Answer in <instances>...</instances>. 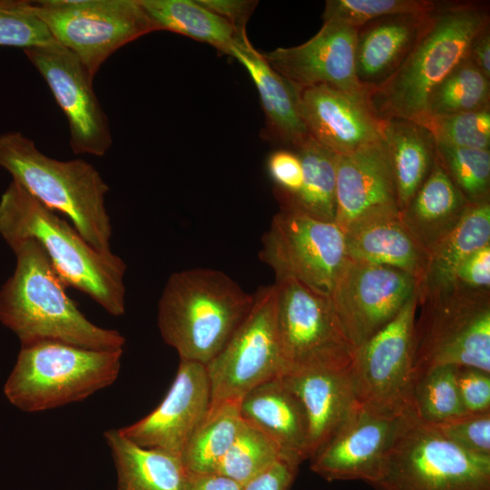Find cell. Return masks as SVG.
I'll return each mask as SVG.
<instances>
[{"label": "cell", "instance_id": "obj_1", "mask_svg": "<svg viewBox=\"0 0 490 490\" xmlns=\"http://www.w3.org/2000/svg\"><path fill=\"white\" fill-rule=\"evenodd\" d=\"M9 247L16 264L0 289V321L22 346L54 341L90 349H123L125 338L119 331L90 321L68 297L37 240L25 239Z\"/></svg>", "mask_w": 490, "mask_h": 490}, {"label": "cell", "instance_id": "obj_2", "mask_svg": "<svg viewBox=\"0 0 490 490\" xmlns=\"http://www.w3.org/2000/svg\"><path fill=\"white\" fill-rule=\"evenodd\" d=\"M0 236L8 246L37 240L65 286L83 292L113 316L124 314L125 262L112 251L94 249L15 181L0 198Z\"/></svg>", "mask_w": 490, "mask_h": 490}, {"label": "cell", "instance_id": "obj_3", "mask_svg": "<svg viewBox=\"0 0 490 490\" xmlns=\"http://www.w3.org/2000/svg\"><path fill=\"white\" fill-rule=\"evenodd\" d=\"M486 3L437 2L411 49L382 83L368 90L367 103L386 121H416L433 90L467 58L475 36L489 25Z\"/></svg>", "mask_w": 490, "mask_h": 490}, {"label": "cell", "instance_id": "obj_4", "mask_svg": "<svg viewBox=\"0 0 490 490\" xmlns=\"http://www.w3.org/2000/svg\"><path fill=\"white\" fill-rule=\"evenodd\" d=\"M247 293L225 272L195 268L172 273L158 303L162 339L180 359L207 365L250 309Z\"/></svg>", "mask_w": 490, "mask_h": 490}, {"label": "cell", "instance_id": "obj_5", "mask_svg": "<svg viewBox=\"0 0 490 490\" xmlns=\"http://www.w3.org/2000/svg\"><path fill=\"white\" fill-rule=\"evenodd\" d=\"M0 167L45 207L67 216L94 249L112 251L109 186L91 163L53 159L22 132H8L0 134Z\"/></svg>", "mask_w": 490, "mask_h": 490}, {"label": "cell", "instance_id": "obj_6", "mask_svg": "<svg viewBox=\"0 0 490 490\" xmlns=\"http://www.w3.org/2000/svg\"><path fill=\"white\" fill-rule=\"evenodd\" d=\"M122 351L54 341L22 346L4 393L10 403L28 413L84 400L114 383Z\"/></svg>", "mask_w": 490, "mask_h": 490}, {"label": "cell", "instance_id": "obj_7", "mask_svg": "<svg viewBox=\"0 0 490 490\" xmlns=\"http://www.w3.org/2000/svg\"><path fill=\"white\" fill-rule=\"evenodd\" d=\"M413 329V377L440 365L490 372V290L455 283L417 300ZM414 383V382H413Z\"/></svg>", "mask_w": 490, "mask_h": 490}, {"label": "cell", "instance_id": "obj_8", "mask_svg": "<svg viewBox=\"0 0 490 490\" xmlns=\"http://www.w3.org/2000/svg\"><path fill=\"white\" fill-rule=\"evenodd\" d=\"M375 490H490V456L456 446L409 410Z\"/></svg>", "mask_w": 490, "mask_h": 490}, {"label": "cell", "instance_id": "obj_9", "mask_svg": "<svg viewBox=\"0 0 490 490\" xmlns=\"http://www.w3.org/2000/svg\"><path fill=\"white\" fill-rule=\"evenodd\" d=\"M33 7L93 79L115 51L153 32L139 0H40Z\"/></svg>", "mask_w": 490, "mask_h": 490}, {"label": "cell", "instance_id": "obj_10", "mask_svg": "<svg viewBox=\"0 0 490 490\" xmlns=\"http://www.w3.org/2000/svg\"><path fill=\"white\" fill-rule=\"evenodd\" d=\"M274 284L282 374L317 367L349 368L355 348L329 295L293 279H277Z\"/></svg>", "mask_w": 490, "mask_h": 490}, {"label": "cell", "instance_id": "obj_11", "mask_svg": "<svg viewBox=\"0 0 490 490\" xmlns=\"http://www.w3.org/2000/svg\"><path fill=\"white\" fill-rule=\"evenodd\" d=\"M206 370L210 407L240 401L250 389L284 372L275 284L260 287L253 293L250 311L223 348L206 365Z\"/></svg>", "mask_w": 490, "mask_h": 490}, {"label": "cell", "instance_id": "obj_12", "mask_svg": "<svg viewBox=\"0 0 490 490\" xmlns=\"http://www.w3.org/2000/svg\"><path fill=\"white\" fill-rule=\"evenodd\" d=\"M416 292L382 329L354 350L349 373L356 401L377 413L410 410Z\"/></svg>", "mask_w": 490, "mask_h": 490}, {"label": "cell", "instance_id": "obj_13", "mask_svg": "<svg viewBox=\"0 0 490 490\" xmlns=\"http://www.w3.org/2000/svg\"><path fill=\"white\" fill-rule=\"evenodd\" d=\"M259 258L276 280L293 279L329 295L347 259L344 232L335 222L279 210L261 238Z\"/></svg>", "mask_w": 490, "mask_h": 490}, {"label": "cell", "instance_id": "obj_14", "mask_svg": "<svg viewBox=\"0 0 490 490\" xmlns=\"http://www.w3.org/2000/svg\"><path fill=\"white\" fill-rule=\"evenodd\" d=\"M416 287V279L400 270L347 258L329 297L345 335L356 348L399 313Z\"/></svg>", "mask_w": 490, "mask_h": 490}, {"label": "cell", "instance_id": "obj_15", "mask_svg": "<svg viewBox=\"0 0 490 490\" xmlns=\"http://www.w3.org/2000/svg\"><path fill=\"white\" fill-rule=\"evenodd\" d=\"M24 52L67 118L74 153L103 156L113 144L109 121L80 61L58 42Z\"/></svg>", "mask_w": 490, "mask_h": 490}, {"label": "cell", "instance_id": "obj_16", "mask_svg": "<svg viewBox=\"0 0 490 490\" xmlns=\"http://www.w3.org/2000/svg\"><path fill=\"white\" fill-rule=\"evenodd\" d=\"M404 415L377 413L358 402L330 439L310 460V469L327 481L379 477Z\"/></svg>", "mask_w": 490, "mask_h": 490}, {"label": "cell", "instance_id": "obj_17", "mask_svg": "<svg viewBox=\"0 0 490 490\" xmlns=\"http://www.w3.org/2000/svg\"><path fill=\"white\" fill-rule=\"evenodd\" d=\"M358 29L323 20L320 30L307 42L262 54L267 63L299 92L328 85L367 100L355 65Z\"/></svg>", "mask_w": 490, "mask_h": 490}, {"label": "cell", "instance_id": "obj_18", "mask_svg": "<svg viewBox=\"0 0 490 490\" xmlns=\"http://www.w3.org/2000/svg\"><path fill=\"white\" fill-rule=\"evenodd\" d=\"M210 405L206 365L180 359L175 377L162 402L144 417L119 430L140 446L181 456Z\"/></svg>", "mask_w": 490, "mask_h": 490}, {"label": "cell", "instance_id": "obj_19", "mask_svg": "<svg viewBox=\"0 0 490 490\" xmlns=\"http://www.w3.org/2000/svg\"><path fill=\"white\" fill-rule=\"evenodd\" d=\"M299 109L309 136L336 155L382 142L384 121L367 100L328 85L299 91Z\"/></svg>", "mask_w": 490, "mask_h": 490}, {"label": "cell", "instance_id": "obj_20", "mask_svg": "<svg viewBox=\"0 0 490 490\" xmlns=\"http://www.w3.org/2000/svg\"><path fill=\"white\" fill-rule=\"evenodd\" d=\"M397 211L395 183L382 142L337 155L334 222L342 230L360 219Z\"/></svg>", "mask_w": 490, "mask_h": 490}, {"label": "cell", "instance_id": "obj_21", "mask_svg": "<svg viewBox=\"0 0 490 490\" xmlns=\"http://www.w3.org/2000/svg\"><path fill=\"white\" fill-rule=\"evenodd\" d=\"M279 377L304 407L309 424L310 459L336 433L357 404L349 368H309Z\"/></svg>", "mask_w": 490, "mask_h": 490}, {"label": "cell", "instance_id": "obj_22", "mask_svg": "<svg viewBox=\"0 0 490 490\" xmlns=\"http://www.w3.org/2000/svg\"><path fill=\"white\" fill-rule=\"evenodd\" d=\"M240 416L298 464L309 458V424L298 397L278 376L247 392L240 401Z\"/></svg>", "mask_w": 490, "mask_h": 490}, {"label": "cell", "instance_id": "obj_23", "mask_svg": "<svg viewBox=\"0 0 490 490\" xmlns=\"http://www.w3.org/2000/svg\"><path fill=\"white\" fill-rule=\"evenodd\" d=\"M343 232L348 260L395 268L413 276L417 282L422 278L428 253L403 223L400 211L360 219Z\"/></svg>", "mask_w": 490, "mask_h": 490}, {"label": "cell", "instance_id": "obj_24", "mask_svg": "<svg viewBox=\"0 0 490 490\" xmlns=\"http://www.w3.org/2000/svg\"><path fill=\"white\" fill-rule=\"evenodd\" d=\"M228 55L247 70L258 90L266 122L262 136L292 149L309 137L299 109V92L267 63L247 35L238 39Z\"/></svg>", "mask_w": 490, "mask_h": 490}, {"label": "cell", "instance_id": "obj_25", "mask_svg": "<svg viewBox=\"0 0 490 490\" xmlns=\"http://www.w3.org/2000/svg\"><path fill=\"white\" fill-rule=\"evenodd\" d=\"M430 13L383 16L358 29L356 74L367 90L379 85L397 70Z\"/></svg>", "mask_w": 490, "mask_h": 490}, {"label": "cell", "instance_id": "obj_26", "mask_svg": "<svg viewBox=\"0 0 490 490\" xmlns=\"http://www.w3.org/2000/svg\"><path fill=\"white\" fill-rule=\"evenodd\" d=\"M470 203L436 158L432 170L400 218L429 254L459 223Z\"/></svg>", "mask_w": 490, "mask_h": 490}, {"label": "cell", "instance_id": "obj_27", "mask_svg": "<svg viewBox=\"0 0 490 490\" xmlns=\"http://www.w3.org/2000/svg\"><path fill=\"white\" fill-rule=\"evenodd\" d=\"M382 142L401 211L432 170L436 158V141L429 131L416 122L391 118L383 122Z\"/></svg>", "mask_w": 490, "mask_h": 490}, {"label": "cell", "instance_id": "obj_28", "mask_svg": "<svg viewBox=\"0 0 490 490\" xmlns=\"http://www.w3.org/2000/svg\"><path fill=\"white\" fill-rule=\"evenodd\" d=\"M117 474V490H186L188 472L181 456L138 446L119 428L103 434Z\"/></svg>", "mask_w": 490, "mask_h": 490}, {"label": "cell", "instance_id": "obj_29", "mask_svg": "<svg viewBox=\"0 0 490 490\" xmlns=\"http://www.w3.org/2000/svg\"><path fill=\"white\" fill-rule=\"evenodd\" d=\"M490 244V201L469 204L456 227L428 254L417 282V300L451 289L462 261Z\"/></svg>", "mask_w": 490, "mask_h": 490}, {"label": "cell", "instance_id": "obj_30", "mask_svg": "<svg viewBox=\"0 0 490 490\" xmlns=\"http://www.w3.org/2000/svg\"><path fill=\"white\" fill-rule=\"evenodd\" d=\"M294 150L302 164V184L299 190L292 194L275 191L279 210L334 222L337 155L310 136Z\"/></svg>", "mask_w": 490, "mask_h": 490}, {"label": "cell", "instance_id": "obj_31", "mask_svg": "<svg viewBox=\"0 0 490 490\" xmlns=\"http://www.w3.org/2000/svg\"><path fill=\"white\" fill-rule=\"evenodd\" d=\"M154 31H170L210 44L229 54L240 34L198 0H139Z\"/></svg>", "mask_w": 490, "mask_h": 490}, {"label": "cell", "instance_id": "obj_32", "mask_svg": "<svg viewBox=\"0 0 490 490\" xmlns=\"http://www.w3.org/2000/svg\"><path fill=\"white\" fill-rule=\"evenodd\" d=\"M240 401H225L208 413L186 444L181 458L188 473L214 474L241 426Z\"/></svg>", "mask_w": 490, "mask_h": 490}, {"label": "cell", "instance_id": "obj_33", "mask_svg": "<svg viewBox=\"0 0 490 490\" xmlns=\"http://www.w3.org/2000/svg\"><path fill=\"white\" fill-rule=\"evenodd\" d=\"M455 365H440L414 379L410 411L420 422L435 425L465 415L458 392Z\"/></svg>", "mask_w": 490, "mask_h": 490}, {"label": "cell", "instance_id": "obj_34", "mask_svg": "<svg viewBox=\"0 0 490 490\" xmlns=\"http://www.w3.org/2000/svg\"><path fill=\"white\" fill-rule=\"evenodd\" d=\"M489 105L490 78L467 57L433 90L424 115L475 112Z\"/></svg>", "mask_w": 490, "mask_h": 490}, {"label": "cell", "instance_id": "obj_35", "mask_svg": "<svg viewBox=\"0 0 490 490\" xmlns=\"http://www.w3.org/2000/svg\"><path fill=\"white\" fill-rule=\"evenodd\" d=\"M281 458L286 457L272 439L242 421L232 445L214 474L228 476L244 485Z\"/></svg>", "mask_w": 490, "mask_h": 490}, {"label": "cell", "instance_id": "obj_36", "mask_svg": "<svg viewBox=\"0 0 490 490\" xmlns=\"http://www.w3.org/2000/svg\"><path fill=\"white\" fill-rule=\"evenodd\" d=\"M436 158L468 203L490 201V150L436 142Z\"/></svg>", "mask_w": 490, "mask_h": 490}, {"label": "cell", "instance_id": "obj_37", "mask_svg": "<svg viewBox=\"0 0 490 490\" xmlns=\"http://www.w3.org/2000/svg\"><path fill=\"white\" fill-rule=\"evenodd\" d=\"M436 142L490 150V109L447 115L425 114L416 121Z\"/></svg>", "mask_w": 490, "mask_h": 490}, {"label": "cell", "instance_id": "obj_38", "mask_svg": "<svg viewBox=\"0 0 490 490\" xmlns=\"http://www.w3.org/2000/svg\"><path fill=\"white\" fill-rule=\"evenodd\" d=\"M436 5L431 0H328L322 18L358 29L383 16L427 14Z\"/></svg>", "mask_w": 490, "mask_h": 490}, {"label": "cell", "instance_id": "obj_39", "mask_svg": "<svg viewBox=\"0 0 490 490\" xmlns=\"http://www.w3.org/2000/svg\"><path fill=\"white\" fill-rule=\"evenodd\" d=\"M55 42L46 24L35 14L33 1L0 0V47L24 50Z\"/></svg>", "mask_w": 490, "mask_h": 490}, {"label": "cell", "instance_id": "obj_40", "mask_svg": "<svg viewBox=\"0 0 490 490\" xmlns=\"http://www.w3.org/2000/svg\"><path fill=\"white\" fill-rule=\"evenodd\" d=\"M429 426L461 449L475 455L490 456V412L467 414Z\"/></svg>", "mask_w": 490, "mask_h": 490}, {"label": "cell", "instance_id": "obj_41", "mask_svg": "<svg viewBox=\"0 0 490 490\" xmlns=\"http://www.w3.org/2000/svg\"><path fill=\"white\" fill-rule=\"evenodd\" d=\"M456 377L466 412H490V372L471 367H456Z\"/></svg>", "mask_w": 490, "mask_h": 490}, {"label": "cell", "instance_id": "obj_42", "mask_svg": "<svg viewBox=\"0 0 490 490\" xmlns=\"http://www.w3.org/2000/svg\"><path fill=\"white\" fill-rule=\"evenodd\" d=\"M267 167L276 185L275 191L292 194L299 190L303 171L300 159L295 152L287 149L273 152L268 159Z\"/></svg>", "mask_w": 490, "mask_h": 490}, {"label": "cell", "instance_id": "obj_43", "mask_svg": "<svg viewBox=\"0 0 490 490\" xmlns=\"http://www.w3.org/2000/svg\"><path fill=\"white\" fill-rule=\"evenodd\" d=\"M455 283L469 289L490 290V244L475 250L459 265Z\"/></svg>", "mask_w": 490, "mask_h": 490}, {"label": "cell", "instance_id": "obj_44", "mask_svg": "<svg viewBox=\"0 0 490 490\" xmlns=\"http://www.w3.org/2000/svg\"><path fill=\"white\" fill-rule=\"evenodd\" d=\"M299 464L281 458L243 485V490H290Z\"/></svg>", "mask_w": 490, "mask_h": 490}, {"label": "cell", "instance_id": "obj_45", "mask_svg": "<svg viewBox=\"0 0 490 490\" xmlns=\"http://www.w3.org/2000/svg\"><path fill=\"white\" fill-rule=\"evenodd\" d=\"M208 10L226 20L240 34H246V24L258 1L251 0H198Z\"/></svg>", "mask_w": 490, "mask_h": 490}, {"label": "cell", "instance_id": "obj_46", "mask_svg": "<svg viewBox=\"0 0 490 490\" xmlns=\"http://www.w3.org/2000/svg\"><path fill=\"white\" fill-rule=\"evenodd\" d=\"M186 490H243V485L220 474L188 473Z\"/></svg>", "mask_w": 490, "mask_h": 490}, {"label": "cell", "instance_id": "obj_47", "mask_svg": "<svg viewBox=\"0 0 490 490\" xmlns=\"http://www.w3.org/2000/svg\"><path fill=\"white\" fill-rule=\"evenodd\" d=\"M467 57L479 70L490 78L489 25L475 36L469 46Z\"/></svg>", "mask_w": 490, "mask_h": 490}]
</instances>
